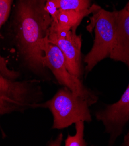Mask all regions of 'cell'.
<instances>
[{"instance_id":"cell-1","label":"cell","mask_w":129,"mask_h":146,"mask_svg":"<svg viewBox=\"0 0 129 146\" xmlns=\"http://www.w3.org/2000/svg\"><path fill=\"white\" fill-rule=\"evenodd\" d=\"M12 21L13 42L23 65L36 76L50 80L40 44L48 34L52 19L47 0H16Z\"/></svg>"},{"instance_id":"cell-2","label":"cell","mask_w":129,"mask_h":146,"mask_svg":"<svg viewBox=\"0 0 129 146\" xmlns=\"http://www.w3.org/2000/svg\"><path fill=\"white\" fill-rule=\"evenodd\" d=\"M90 106L87 100L75 95L64 86L52 98L44 103L36 104L34 108H48L53 116L52 129H62L80 121L91 122Z\"/></svg>"},{"instance_id":"cell-3","label":"cell","mask_w":129,"mask_h":146,"mask_svg":"<svg viewBox=\"0 0 129 146\" xmlns=\"http://www.w3.org/2000/svg\"><path fill=\"white\" fill-rule=\"evenodd\" d=\"M40 82L37 79L12 80L0 74V115L34 108L42 100Z\"/></svg>"},{"instance_id":"cell-4","label":"cell","mask_w":129,"mask_h":146,"mask_svg":"<svg viewBox=\"0 0 129 146\" xmlns=\"http://www.w3.org/2000/svg\"><path fill=\"white\" fill-rule=\"evenodd\" d=\"M116 12L101 8L95 14L93 22L95 38L93 47L84 58L85 72L88 74L102 60L109 56L116 31Z\"/></svg>"},{"instance_id":"cell-5","label":"cell","mask_w":129,"mask_h":146,"mask_svg":"<svg viewBox=\"0 0 129 146\" xmlns=\"http://www.w3.org/2000/svg\"><path fill=\"white\" fill-rule=\"evenodd\" d=\"M40 46L44 52V66L50 70L58 82L75 95L87 100L90 106L95 104L98 100L97 96L84 86L81 79L70 74L62 51L48 40V35L41 41Z\"/></svg>"},{"instance_id":"cell-6","label":"cell","mask_w":129,"mask_h":146,"mask_svg":"<svg viewBox=\"0 0 129 146\" xmlns=\"http://www.w3.org/2000/svg\"><path fill=\"white\" fill-rule=\"evenodd\" d=\"M77 28L65 30L58 27L52 22L48 38L62 51L70 74L81 79L83 73L81 52L82 38L81 35L76 33Z\"/></svg>"},{"instance_id":"cell-7","label":"cell","mask_w":129,"mask_h":146,"mask_svg":"<svg viewBox=\"0 0 129 146\" xmlns=\"http://www.w3.org/2000/svg\"><path fill=\"white\" fill-rule=\"evenodd\" d=\"M95 118L102 123L105 133L109 136V145H113L129 122V83L120 99L96 112Z\"/></svg>"},{"instance_id":"cell-8","label":"cell","mask_w":129,"mask_h":146,"mask_svg":"<svg viewBox=\"0 0 129 146\" xmlns=\"http://www.w3.org/2000/svg\"><path fill=\"white\" fill-rule=\"evenodd\" d=\"M116 21V35L109 57L129 67V11L125 8L117 11Z\"/></svg>"},{"instance_id":"cell-9","label":"cell","mask_w":129,"mask_h":146,"mask_svg":"<svg viewBox=\"0 0 129 146\" xmlns=\"http://www.w3.org/2000/svg\"><path fill=\"white\" fill-rule=\"evenodd\" d=\"M101 8L93 4L87 9L82 11L56 10L51 15L52 23L57 27L65 30L77 27L81 21L91 13H96Z\"/></svg>"},{"instance_id":"cell-10","label":"cell","mask_w":129,"mask_h":146,"mask_svg":"<svg viewBox=\"0 0 129 146\" xmlns=\"http://www.w3.org/2000/svg\"><path fill=\"white\" fill-rule=\"evenodd\" d=\"M13 0H0V31L3 25L7 21ZM0 74L5 77L12 79L17 80L19 77V72L12 70L7 66V62L0 52Z\"/></svg>"},{"instance_id":"cell-11","label":"cell","mask_w":129,"mask_h":146,"mask_svg":"<svg viewBox=\"0 0 129 146\" xmlns=\"http://www.w3.org/2000/svg\"><path fill=\"white\" fill-rule=\"evenodd\" d=\"M91 5V0H47L45 8L52 15L56 10L82 11Z\"/></svg>"},{"instance_id":"cell-12","label":"cell","mask_w":129,"mask_h":146,"mask_svg":"<svg viewBox=\"0 0 129 146\" xmlns=\"http://www.w3.org/2000/svg\"><path fill=\"white\" fill-rule=\"evenodd\" d=\"M76 134L74 136L68 135L65 140V146H86L87 143L84 139V122L80 121L75 123Z\"/></svg>"},{"instance_id":"cell-13","label":"cell","mask_w":129,"mask_h":146,"mask_svg":"<svg viewBox=\"0 0 129 146\" xmlns=\"http://www.w3.org/2000/svg\"><path fill=\"white\" fill-rule=\"evenodd\" d=\"M63 140V135L62 134H60L57 138L54 140H51L48 143V145H57V146H60L61 145V143Z\"/></svg>"},{"instance_id":"cell-14","label":"cell","mask_w":129,"mask_h":146,"mask_svg":"<svg viewBox=\"0 0 129 146\" xmlns=\"http://www.w3.org/2000/svg\"><path fill=\"white\" fill-rule=\"evenodd\" d=\"M122 145L124 146H129V130L124 137Z\"/></svg>"},{"instance_id":"cell-15","label":"cell","mask_w":129,"mask_h":146,"mask_svg":"<svg viewBox=\"0 0 129 146\" xmlns=\"http://www.w3.org/2000/svg\"><path fill=\"white\" fill-rule=\"evenodd\" d=\"M125 8H126L127 10H128V11H129V2H128V4H127V5L125 7Z\"/></svg>"}]
</instances>
